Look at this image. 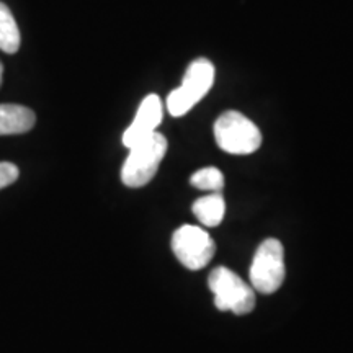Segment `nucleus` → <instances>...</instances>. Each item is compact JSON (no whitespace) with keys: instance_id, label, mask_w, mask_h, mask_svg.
Returning a JSON list of instances; mask_svg holds the SVG:
<instances>
[{"instance_id":"4","label":"nucleus","mask_w":353,"mask_h":353,"mask_svg":"<svg viewBox=\"0 0 353 353\" xmlns=\"http://www.w3.org/2000/svg\"><path fill=\"white\" fill-rule=\"evenodd\" d=\"M208 286L214 294V304L219 311H231L237 316L254 311L255 290L229 268H214L208 278Z\"/></svg>"},{"instance_id":"12","label":"nucleus","mask_w":353,"mask_h":353,"mask_svg":"<svg viewBox=\"0 0 353 353\" xmlns=\"http://www.w3.org/2000/svg\"><path fill=\"white\" fill-rule=\"evenodd\" d=\"M19 175L20 170L15 164H12V162H0V190L15 183Z\"/></svg>"},{"instance_id":"6","label":"nucleus","mask_w":353,"mask_h":353,"mask_svg":"<svg viewBox=\"0 0 353 353\" xmlns=\"http://www.w3.org/2000/svg\"><path fill=\"white\" fill-rule=\"evenodd\" d=\"M172 250L179 262L188 270H201L216 254V244L205 229L198 226H182L172 236Z\"/></svg>"},{"instance_id":"8","label":"nucleus","mask_w":353,"mask_h":353,"mask_svg":"<svg viewBox=\"0 0 353 353\" xmlns=\"http://www.w3.org/2000/svg\"><path fill=\"white\" fill-rule=\"evenodd\" d=\"M34 123L37 114L28 107L15 103L0 105V136L23 134L32 130Z\"/></svg>"},{"instance_id":"9","label":"nucleus","mask_w":353,"mask_h":353,"mask_svg":"<svg viewBox=\"0 0 353 353\" xmlns=\"http://www.w3.org/2000/svg\"><path fill=\"white\" fill-rule=\"evenodd\" d=\"M192 211L203 226L216 228L226 214V201L221 193H210V195L198 198L193 203Z\"/></svg>"},{"instance_id":"11","label":"nucleus","mask_w":353,"mask_h":353,"mask_svg":"<svg viewBox=\"0 0 353 353\" xmlns=\"http://www.w3.org/2000/svg\"><path fill=\"white\" fill-rule=\"evenodd\" d=\"M190 183L198 190L210 193H221L224 188V175L223 172L216 167H205V169L196 170L190 176Z\"/></svg>"},{"instance_id":"3","label":"nucleus","mask_w":353,"mask_h":353,"mask_svg":"<svg viewBox=\"0 0 353 353\" xmlns=\"http://www.w3.org/2000/svg\"><path fill=\"white\" fill-rule=\"evenodd\" d=\"M214 139L224 152L232 156H247L259 151L262 145V132L245 114L231 110L216 120Z\"/></svg>"},{"instance_id":"1","label":"nucleus","mask_w":353,"mask_h":353,"mask_svg":"<svg viewBox=\"0 0 353 353\" xmlns=\"http://www.w3.org/2000/svg\"><path fill=\"white\" fill-rule=\"evenodd\" d=\"M167 145L165 136L159 131L132 145L121 167V182L130 188L145 187L156 176L159 165L164 161Z\"/></svg>"},{"instance_id":"13","label":"nucleus","mask_w":353,"mask_h":353,"mask_svg":"<svg viewBox=\"0 0 353 353\" xmlns=\"http://www.w3.org/2000/svg\"><path fill=\"white\" fill-rule=\"evenodd\" d=\"M2 76H3V65L0 63V85H2Z\"/></svg>"},{"instance_id":"2","label":"nucleus","mask_w":353,"mask_h":353,"mask_svg":"<svg viewBox=\"0 0 353 353\" xmlns=\"http://www.w3.org/2000/svg\"><path fill=\"white\" fill-rule=\"evenodd\" d=\"M216 69L211 61L200 57L188 65L183 81L167 97V110L172 117L179 118L187 114L203 97L210 92L214 83Z\"/></svg>"},{"instance_id":"10","label":"nucleus","mask_w":353,"mask_h":353,"mask_svg":"<svg viewBox=\"0 0 353 353\" xmlns=\"http://www.w3.org/2000/svg\"><path fill=\"white\" fill-rule=\"evenodd\" d=\"M20 30L15 17L6 3L0 2V50L7 54H15L20 50Z\"/></svg>"},{"instance_id":"7","label":"nucleus","mask_w":353,"mask_h":353,"mask_svg":"<svg viewBox=\"0 0 353 353\" xmlns=\"http://www.w3.org/2000/svg\"><path fill=\"white\" fill-rule=\"evenodd\" d=\"M162 118H164V105H162L161 99L156 94L145 97L141 101L134 120L123 132V145L131 149L132 145L149 138L157 131V126L162 123Z\"/></svg>"},{"instance_id":"5","label":"nucleus","mask_w":353,"mask_h":353,"mask_svg":"<svg viewBox=\"0 0 353 353\" xmlns=\"http://www.w3.org/2000/svg\"><path fill=\"white\" fill-rule=\"evenodd\" d=\"M286 276L285 250L278 239H267L259 245L250 265V286L262 294H273Z\"/></svg>"}]
</instances>
